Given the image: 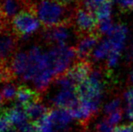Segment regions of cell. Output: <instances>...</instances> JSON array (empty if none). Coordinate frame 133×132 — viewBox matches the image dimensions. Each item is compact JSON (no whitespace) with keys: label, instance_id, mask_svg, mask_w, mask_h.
Instances as JSON below:
<instances>
[{"label":"cell","instance_id":"obj_4","mask_svg":"<svg viewBox=\"0 0 133 132\" xmlns=\"http://www.w3.org/2000/svg\"><path fill=\"white\" fill-rule=\"evenodd\" d=\"M40 36L43 42L49 45L67 44L74 37L79 38L72 23L63 24L47 28L43 27Z\"/></svg>","mask_w":133,"mask_h":132},{"label":"cell","instance_id":"obj_6","mask_svg":"<svg viewBox=\"0 0 133 132\" xmlns=\"http://www.w3.org/2000/svg\"><path fill=\"white\" fill-rule=\"evenodd\" d=\"M20 40L11 26L0 31V64L9 62L17 53Z\"/></svg>","mask_w":133,"mask_h":132},{"label":"cell","instance_id":"obj_5","mask_svg":"<svg viewBox=\"0 0 133 132\" xmlns=\"http://www.w3.org/2000/svg\"><path fill=\"white\" fill-rule=\"evenodd\" d=\"M72 23L79 37L98 32V19L92 12L82 5L74 9Z\"/></svg>","mask_w":133,"mask_h":132},{"label":"cell","instance_id":"obj_32","mask_svg":"<svg viewBox=\"0 0 133 132\" xmlns=\"http://www.w3.org/2000/svg\"><path fill=\"white\" fill-rule=\"evenodd\" d=\"M113 132H119V129H118V127H116L115 129H114Z\"/></svg>","mask_w":133,"mask_h":132},{"label":"cell","instance_id":"obj_21","mask_svg":"<svg viewBox=\"0 0 133 132\" xmlns=\"http://www.w3.org/2000/svg\"><path fill=\"white\" fill-rule=\"evenodd\" d=\"M121 100L119 98H115L112 100H110L109 103H107L105 106H104L103 111L106 115H109L110 113L114 112V111L118 110V109H121Z\"/></svg>","mask_w":133,"mask_h":132},{"label":"cell","instance_id":"obj_2","mask_svg":"<svg viewBox=\"0 0 133 132\" xmlns=\"http://www.w3.org/2000/svg\"><path fill=\"white\" fill-rule=\"evenodd\" d=\"M45 54L47 67L55 78L64 73L75 58H77L75 48L71 47L68 44L52 45V48L46 52Z\"/></svg>","mask_w":133,"mask_h":132},{"label":"cell","instance_id":"obj_19","mask_svg":"<svg viewBox=\"0 0 133 132\" xmlns=\"http://www.w3.org/2000/svg\"><path fill=\"white\" fill-rule=\"evenodd\" d=\"M16 88H17V87H16L14 82L5 83V84L4 85V87L1 90V92H2V95H3L4 99H5V101L11 100L16 97Z\"/></svg>","mask_w":133,"mask_h":132},{"label":"cell","instance_id":"obj_23","mask_svg":"<svg viewBox=\"0 0 133 132\" xmlns=\"http://www.w3.org/2000/svg\"><path fill=\"white\" fill-rule=\"evenodd\" d=\"M105 0H82V4L81 5H83L87 9H89L91 12L94 14L95 10L98 8V6L102 4Z\"/></svg>","mask_w":133,"mask_h":132},{"label":"cell","instance_id":"obj_1","mask_svg":"<svg viewBox=\"0 0 133 132\" xmlns=\"http://www.w3.org/2000/svg\"><path fill=\"white\" fill-rule=\"evenodd\" d=\"M33 9L44 28L72 23L74 11L58 0H34Z\"/></svg>","mask_w":133,"mask_h":132},{"label":"cell","instance_id":"obj_20","mask_svg":"<svg viewBox=\"0 0 133 132\" xmlns=\"http://www.w3.org/2000/svg\"><path fill=\"white\" fill-rule=\"evenodd\" d=\"M113 26L114 25L111 22L110 18H106V19H102L98 21V31L102 35L110 34V33L111 32Z\"/></svg>","mask_w":133,"mask_h":132},{"label":"cell","instance_id":"obj_14","mask_svg":"<svg viewBox=\"0 0 133 132\" xmlns=\"http://www.w3.org/2000/svg\"><path fill=\"white\" fill-rule=\"evenodd\" d=\"M24 108H25V110L27 114L28 119L35 124L38 122L41 119L44 118L51 109V108L42 105L40 102L29 104V105L25 106Z\"/></svg>","mask_w":133,"mask_h":132},{"label":"cell","instance_id":"obj_12","mask_svg":"<svg viewBox=\"0 0 133 132\" xmlns=\"http://www.w3.org/2000/svg\"><path fill=\"white\" fill-rule=\"evenodd\" d=\"M16 100L22 106L29 105L32 103H38L42 101V94L39 92H35L25 84L18 85L16 88Z\"/></svg>","mask_w":133,"mask_h":132},{"label":"cell","instance_id":"obj_11","mask_svg":"<svg viewBox=\"0 0 133 132\" xmlns=\"http://www.w3.org/2000/svg\"><path fill=\"white\" fill-rule=\"evenodd\" d=\"M127 35H128V28L126 27V25L122 24L114 25L111 32L108 35V39L111 47L110 52L121 53L126 44Z\"/></svg>","mask_w":133,"mask_h":132},{"label":"cell","instance_id":"obj_7","mask_svg":"<svg viewBox=\"0 0 133 132\" xmlns=\"http://www.w3.org/2000/svg\"><path fill=\"white\" fill-rule=\"evenodd\" d=\"M102 34L100 32H95L80 36L74 46L78 60H88L91 57L94 48L99 44Z\"/></svg>","mask_w":133,"mask_h":132},{"label":"cell","instance_id":"obj_9","mask_svg":"<svg viewBox=\"0 0 133 132\" xmlns=\"http://www.w3.org/2000/svg\"><path fill=\"white\" fill-rule=\"evenodd\" d=\"M91 70L92 65L89 60H78L65 72V73L78 86L87 79Z\"/></svg>","mask_w":133,"mask_h":132},{"label":"cell","instance_id":"obj_31","mask_svg":"<svg viewBox=\"0 0 133 132\" xmlns=\"http://www.w3.org/2000/svg\"><path fill=\"white\" fill-rule=\"evenodd\" d=\"M130 82L133 84V70H132L131 73H130Z\"/></svg>","mask_w":133,"mask_h":132},{"label":"cell","instance_id":"obj_27","mask_svg":"<svg viewBox=\"0 0 133 132\" xmlns=\"http://www.w3.org/2000/svg\"><path fill=\"white\" fill-rule=\"evenodd\" d=\"M124 100L127 106H133V88L127 90L124 93Z\"/></svg>","mask_w":133,"mask_h":132},{"label":"cell","instance_id":"obj_25","mask_svg":"<svg viewBox=\"0 0 133 132\" xmlns=\"http://www.w3.org/2000/svg\"><path fill=\"white\" fill-rule=\"evenodd\" d=\"M122 115H123V111L122 109H118V110L114 111V112L110 113V114L107 115V120L112 124V125H116L118 124L122 119Z\"/></svg>","mask_w":133,"mask_h":132},{"label":"cell","instance_id":"obj_13","mask_svg":"<svg viewBox=\"0 0 133 132\" xmlns=\"http://www.w3.org/2000/svg\"><path fill=\"white\" fill-rule=\"evenodd\" d=\"M10 66L12 68L16 78L21 79L22 76L25 74L30 64L29 54L25 52H18L16 53L10 60Z\"/></svg>","mask_w":133,"mask_h":132},{"label":"cell","instance_id":"obj_24","mask_svg":"<svg viewBox=\"0 0 133 132\" xmlns=\"http://www.w3.org/2000/svg\"><path fill=\"white\" fill-rule=\"evenodd\" d=\"M114 2L122 12L126 13L133 11V0H114Z\"/></svg>","mask_w":133,"mask_h":132},{"label":"cell","instance_id":"obj_33","mask_svg":"<svg viewBox=\"0 0 133 132\" xmlns=\"http://www.w3.org/2000/svg\"><path fill=\"white\" fill-rule=\"evenodd\" d=\"M82 132H91V131H90V130H87V129H85V130H83V131H82Z\"/></svg>","mask_w":133,"mask_h":132},{"label":"cell","instance_id":"obj_29","mask_svg":"<svg viewBox=\"0 0 133 132\" xmlns=\"http://www.w3.org/2000/svg\"><path fill=\"white\" fill-rule=\"evenodd\" d=\"M8 26H10V25L4 19L3 16H2L1 14H0V31L4 30V29L6 28V27H8Z\"/></svg>","mask_w":133,"mask_h":132},{"label":"cell","instance_id":"obj_3","mask_svg":"<svg viewBox=\"0 0 133 132\" xmlns=\"http://www.w3.org/2000/svg\"><path fill=\"white\" fill-rule=\"evenodd\" d=\"M41 22L34 11L33 6L20 11L13 17L10 22V26L21 40H27L30 35L39 30Z\"/></svg>","mask_w":133,"mask_h":132},{"label":"cell","instance_id":"obj_18","mask_svg":"<svg viewBox=\"0 0 133 132\" xmlns=\"http://www.w3.org/2000/svg\"><path fill=\"white\" fill-rule=\"evenodd\" d=\"M35 125H36L37 132H56L53 121L50 118L49 112L38 122H36Z\"/></svg>","mask_w":133,"mask_h":132},{"label":"cell","instance_id":"obj_30","mask_svg":"<svg viewBox=\"0 0 133 132\" xmlns=\"http://www.w3.org/2000/svg\"><path fill=\"white\" fill-rule=\"evenodd\" d=\"M4 132H19L17 130V129L16 128H14V127H11L10 129H8L7 130L4 131Z\"/></svg>","mask_w":133,"mask_h":132},{"label":"cell","instance_id":"obj_15","mask_svg":"<svg viewBox=\"0 0 133 132\" xmlns=\"http://www.w3.org/2000/svg\"><path fill=\"white\" fill-rule=\"evenodd\" d=\"M110 51H111V47H110L109 39L102 40L94 48L91 57L94 62H100V61L108 58Z\"/></svg>","mask_w":133,"mask_h":132},{"label":"cell","instance_id":"obj_16","mask_svg":"<svg viewBox=\"0 0 133 132\" xmlns=\"http://www.w3.org/2000/svg\"><path fill=\"white\" fill-rule=\"evenodd\" d=\"M8 116L13 125L15 126H17L29 120L24 106L19 103L11 108H8Z\"/></svg>","mask_w":133,"mask_h":132},{"label":"cell","instance_id":"obj_17","mask_svg":"<svg viewBox=\"0 0 133 132\" xmlns=\"http://www.w3.org/2000/svg\"><path fill=\"white\" fill-rule=\"evenodd\" d=\"M112 11V1L111 0H105L102 4H101L98 8L95 10L94 15L98 21L106 18H110Z\"/></svg>","mask_w":133,"mask_h":132},{"label":"cell","instance_id":"obj_28","mask_svg":"<svg viewBox=\"0 0 133 132\" xmlns=\"http://www.w3.org/2000/svg\"><path fill=\"white\" fill-rule=\"evenodd\" d=\"M119 132H133V125L131 124H125L118 127Z\"/></svg>","mask_w":133,"mask_h":132},{"label":"cell","instance_id":"obj_26","mask_svg":"<svg viewBox=\"0 0 133 132\" xmlns=\"http://www.w3.org/2000/svg\"><path fill=\"white\" fill-rule=\"evenodd\" d=\"M58 1L72 10H74L82 4V0H58Z\"/></svg>","mask_w":133,"mask_h":132},{"label":"cell","instance_id":"obj_22","mask_svg":"<svg viewBox=\"0 0 133 132\" xmlns=\"http://www.w3.org/2000/svg\"><path fill=\"white\" fill-rule=\"evenodd\" d=\"M113 126L114 125H112V124L107 120V118H105L97 123L96 132H113L114 129H115Z\"/></svg>","mask_w":133,"mask_h":132},{"label":"cell","instance_id":"obj_8","mask_svg":"<svg viewBox=\"0 0 133 132\" xmlns=\"http://www.w3.org/2000/svg\"><path fill=\"white\" fill-rule=\"evenodd\" d=\"M59 89V92L51 99V102L54 107L70 109L79 103L80 99L76 87Z\"/></svg>","mask_w":133,"mask_h":132},{"label":"cell","instance_id":"obj_10","mask_svg":"<svg viewBox=\"0 0 133 132\" xmlns=\"http://www.w3.org/2000/svg\"><path fill=\"white\" fill-rule=\"evenodd\" d=\"M49 115L56 131L64 132L70 129V124L74 117L68 109H63V108L53 109L51 108Z\"/></svg>","mask_w":133,"mask_h":132}]
</instances>
